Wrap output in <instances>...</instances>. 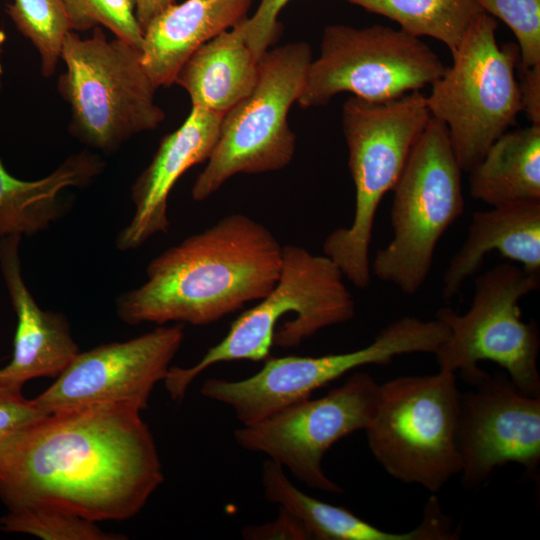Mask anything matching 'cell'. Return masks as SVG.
<instances>
[{
	"mask_svg": "<svg viewBox=\"0 0 540 540\" xmlns=\"http://www.w3.org/2000/svg\"><path fill=\"white\" fill-rule=\"evenodd\" d=\"M141 411L101 403L50 413L0 440V498L8 510L45 503L93 522L126 520L163 482Z\"/></svg>",
	"mask_w": 540,
	"mask_h": 540,
	"instance_id": "obj_1",
	"label": "cell"
},
{
	"mask_svg": "<svg viewBox=\"0 0 540 540\" xmlns=\"http://www.w3.org/2000/svg\"><path fill=\"white\" fill-rule=\"evenodd\" d=\"M282 248L259 221L226 215L154 258L146 281L117 298V315L129 325L216 322L271 290Z\"/></svg>",
	"mask_w": 540,
	"mask_h": 540,
	"instance_id": "obj_2",
	"label": "cell"
},
{
	"mask_svg": "<svg viewBox=\"0 0 540 540\" xmlns=\"http://www.w3.org/2000/svg\"><path fill=\"white\" fill-rule=\"evenodd\" d=\"M339 266L325 254L298 245L282 248L278 279L271 290L241 313L228 333L193 366H171L164 380L173 401H182L192 382L221 362L264 361L273 345L299 346L318 331L352 320L355 300Z\"/></svg>",
	"mask_w": 540,
	"mask_h": 540,
	"instance_id": "obj_3",
	"label": "cell"
},
{
	"mask_svg": "<svg viewBox=\"0 0 540 540\" xmlns=\"http://www.w3.org/2000/svg\"><path fill=\"white\" fill-rule=\"evenodd\" d=\"M430 118L426 96L419 91L382 102L352 95L343 104L342 129L355 186L354 216L350 226L329 233L322 248L359 289L371 282L369 252L380 202L399 180Z\"/></svg>",
	"mask_w": 540,
	"mask_h": 540,
	"instance_id": "obj_4",
	"label": "cell"
},
{
	"mask_svg": "<svg viewBox=\"0 0 540 540\" xmlns=\"http://www.w3.org/2000/svg\"><path fill=\"white\" fill-rule=\"evenodd\" d=\"M61 59L66 71L58 79V90L71 108L70 132L82 143L112 152L165 119L155 103L157 88L135 46L119 38L108 40L100 27L88 38L70 31Z\"/></svg>",
	"mask_w": 540,
	"mask_h": 540,
	"instance_id": "obj_5",
	"label": "cell"
},
{
	"mask_svg": "<svg viewBox=\"0 0 540 540\" xmlns=\"http://www.w3.org/2000/svg\"><path fill=\"white\" fill-rule=\"evenodd\" d=\"M460 393L456 373L442 369L379 385L365 432L374 458L391 477L436 493L460 474Z\"/></svg>",
	"mask_w": 540,
	"mask_h": 540,
	"instance_id": "obj_6",
	"label": "cell"
},
{
	"mask_svg": "<svg viewBox=\"0 0 540 540\" xmlns=\"http://www.w3.org/2000/svg\"><path fill=\"white\" fill-rule=\"evenodd\" d=\"M462 169L447 127L431 116L393 188V237L371 271L405 295L416 294L433 265L438 242L462 215Z\"/></svg>",
	"mask_w": 540,
	"mask_h": 540,
	"instance_id": "obj_7",
	"label": "cell"
},
{
	"mask_svg": "<svg viewBox=\"0 0 540 540\" xmlns=\"http://www.w3.org/2000/svg\"><path fill=\"white\" fill-rule=\"evenodd\" d=\"M497 20L481 14L466 33L453 63L426 96L432 117L447 127L456 159L469 172L522 111L517 44L499 45Z\"/></svg>",
	"mask_w": 540,
	"mask_h": 540,
	"instance_id": "obj_8",
	"label": "cell"
},
{
	"mask_svg": "<svg viewBox=\"0 0 540 540\" xmlns=\"http://www.w3.org/2000/svg\"><path fill=\"white\" fill-rule=\"evenodd\" d=\"M312 49L304 41L267 50L251 92L222 118L216 146L191 196L203 201L237 174L278 171L292 161L296 136L288 113L304 88Z\"/></svg>",
	"mask_w": 540,
	"mask_h": 540,
	"instance_id": "obj_9",
	"label": "cell"
},
{
	"mask_svg": "<svg viewBox=\"0 0 540 540\" xmlns=\"http://www.w3.org/2000/svg\"><path fill=\"white\" fill-rule=\"evenodd\" d=\"M540 276L511 261L497 264L475 280L470 308L459 314L443 307L436 318L449 328L435 353L439 369L456 373L470 384L482 371L478 363L492 361L505 369L522 392L540 397L537 323L522 320L519 302L536 291Z\"/></svg>",
	"mask_w": 540,
	"mask_h": 540,
	"instance_id": "obj_10",
	"label": "cell"
},
{
	"mask_svg": "<svg viewBox=\"0 0 540 540\" xmlns=\"http://www.w3.org/2000/svg\"><path fill=\"white\" fill-rule=\"evenodd\" d=\"M449 333L447 325L437 318L405 316L384 327L363 348L317 357L270 356L257 373L245 379H207L201 394L229 406L242 425H249L310 398L315 390L356 368L386 365L403 354H435Z\"/></svg>",
	"mask_w": 540,
	"mask_h": 540,
	"instance_id": "obj_11",
	"label": "cell"
},
{
	"mask_svg": "<svg viewBox=\"0 0 540 540\" xmlns=\"http://www.w3.org/2000/svg\"><path fill=\"white\" fill-rule=\"evenodd\" d=\"M445 70L426 43L402 29L329 25L297 102L302 108L323 106L343 92L388 101L432 85Z\"/></svg>",
	"mask_w": 540,
	"mask_h": 540,
	"instance_id": "obj_12",
	"label": "cell"
},
{
	"mask_svg": "<svg viewBox=\"0 0 540 540\" xmlns=\"http://www.w3.org/2000/svg\"><path fill=\"white\" fill-rule=\"evenodd\" d=\"M379 385L367 372H355L326 395L291 404L234 432L243 449L262 453L306 486L342 493L322 468L325 453L339 440L365 430L375 413Z\"/></svg>",
	"mask_w": 540,
	"mask_h": 540,
	"instance_id": "obj_13",
	"label": "cell"
},
{
	"mask_svg": "<svg viewBox=\"0 0 540 540\" xmlns=\"http://www.w3.org/2000/svg\"><path fill=\"white\" fill-rule=\"evenodd\" d=\"M184 324L158 325L123 342L79 352L55 382L34 398L48 413L101 403L147 409L184 340Z\"/></svg>",
	"mask_w": 540,
	"mask_h": 540,
	"instance_id": "obj_14",
	"label": "cell"
},
{
	"mask_svg": "<svg viewBox=\"0 0 540 540\" xmlns=\"http://www.w3.org/2000/svg\"><path fill=\"white\" fill-rule=\"evenodd\" d=\"M460 393L457 446L466 488L481 485L492 472L517 463L532 475L540 463V397L530 396L508 375L482 370Z\"/></svg>",
	"mask_w": 540,
	"mask_h": 540,
	"instance_id": "obj_15",
	"label": "cell"
},
{
	"mask_svg": "<svg viewBox=\"0 0 540 540\" xmlns=\"http://www.w3.org/2000/svg\"><path fill=\"white\" fill-rule=\"evenodd\" d=\"M222 118L221 114L192 106L182 125L162 139L131 188L135 211L116 237L117 249H136L153 235L167 232L169 194L188 169L209 159Z\"/></svg>",
	"mask_w": 540,
	"mask_h": 540,
	"instance_id": "obj_16",
	"label": "cell"
},
{
	"mask_svg": "<svg viewBox=\"0 0 540 540\" xmlns=\"http://www.w3.org/2000/svg\"><path fill=\"white\" fill-rule=\"evenodd\" d=\"M21 235L0 238V267L17 316L13 356L0 368V384L22 390L34 378L57 377L80 352L68 319L41 309L24 283L19 258Z\"/></svg>",
	"mask_w": 540,
	"mask_h": 540,
	"instance_id": "obj_17",
	"label": "cell"
},
{
	"mask_svg": "<svg viewBox=\"0 0 540 540\" xmlns=\"http://www.w3.org/2000/svg\"><path fill=\"white\" fill-rule=\"evenodd\" d=\"M492 251L540 276V199L508 202L473 213L467 237L444 272L442 298H454Z\"/></svg>",
	"mask_w": 540,
	"mask_h": 540,
	"instance_id": "obj_18",
	"label": "cell"
},
{
	"mask_svg": "<svg viewBox=\"0 0 540 540\" xmlns=\"http://www.w3.org/2000/svg\"><path fill=\"white\" fill-rule=\"evenodd\" d=\"M251 0H185L156 16L143 33V66L156 88L175 83L187 59L204 43L247 17Z\"/></svg>",
	"mask_w": 540,
	"mask_h": 540,
	"instance_id": "obj_19",
	"label": "cell"
},
{
	"mask_svg": "<svg viewBox=\"0 0 540 540\" xmlns=\"http://www.w3.org/2000/svg\"><path fill=\"white\" fill-rule=\"evenodd\" d=\"M247 18L201 45L179 70L174 84L186 90L193 107L224 116L251 92L259 60L246 40Z\"/></svg>",
	"mask_w": 540,
	"mask_h": 540,
	"instance_id": "obj_20",
	"label": "cell"
},
{
	"mask_svg": "<svg viewBox=\"0 0 540 540\" xmlns=\"http://www.w3.org/2000/svg\"><path fill=\"white\" fill-rule=\"evenodd\" d=\"M261 482L265 498L292 515L310 539L318 540H436L439 528L428 516L403 533L384 531L350 510L309 496L298 489L278 463L267 459Z\"/></svg>",
	"mask_w": 540,
	"mask_h": 540,
	"instance_id": "obj_21",
	"label": "cell"
},
{
	"mask_svg": "<svg viewBox=\"0 0 540 540\" xmlns=\"http://www.w3.org/2000/svg\"><path fill=\"white\" fill-rule=\"evenodd\" d=\"M104 166L98 155L82 151L69 156L48 176L24 181L12 176L0 159V238L47 229L62 213L59 193L88 184Z\"/></svg>",
	"mask_w": 540,
	"mask_h": 540,
	"instance_id": "obj_22",
	"label": "cell"
},
{
	"mask_svg": "<svg viewBox=\"0 0 540 540\" xmlns=\"http://www.w3.org/2000/svg\"><path fill=\"white\" fill-rule=\"evenodd\" d=\"M468 173L471 197L491 207L540 199V125L506 131Z\"/></svg>",
	"mask_w": 540,
	"mask_h": 540,
	"instance_id": "obj_23",
	"label": "cell"
},
{
	"mask_svg": "<svg viewBox=\"0 0 540 540\" xmlns=\"http://www.w3.org/2000/svg\"><path fill=\"white\" fill-rule=\"evenodd\" d=\"M398 23L416 36L444 43L454 53L477 18L485 13L476 0H343Z\"/></svg>",
	"mask_w": 540,
	"mask_h": 540,
	"instance_id": "obj_24",
	"label": "cell"
},
{
	"mask_svg": "<svg viewBox=\"0 0 540 540\" xmlns=\"http://www.w3.org/2000/svg\"><path fill=\"white\" fill-rule=\"evenodd\" d=\"M7 14L38 50L43 76L53 75L64 39L71 31L63 0H12Z\"/></svg>",
	"mask_w": 540,
	"mask_h": 540,
	"instance_id": "obj_25",
	"label": "cell"
},
{
	"mask_svg": "<svg viewBox=\"0 0 540 540\" xmlns=\"http://www.w3.org/2000/svg\"><path fill=\"white\" fill-rule=\"evenodd\" d=\"M5 532L24 533L45 540H119L122 534L107 533L96 522L66 509L37 503L8 510L0 519Z\"/></svg>",
	"mask_w": 540,
	"mask_h": 540,
	"instance_id": "obj_26",
	"label": "cell"
},
{
	"mask_svg": "<svg viewBox=\"0 0 540 540\" xmlns=\"http://www.w3.org/2000/svg\"><path fill=\"white\" fill-rule=\"evenodd\" d=\"M71 31L103 26L116 38L141 50L143 31L135 15L134 0H63Z\"/></svg>",
	"mask_w": 540,
	"mask_h": 540,
	"instance_id": "obj_27",
	"label": "cell"
},
{
	"mask_svg": "<svg viewBox=\"0 0 540 540\" xmlns=\"http://www.w3.org/2000/svg\"><path fill=\"white\" fill-rule=\"evenodd\" d=\"M483 11L503 21L517 39V69L540 64V0H476Z\"/></svg>",
	"mask_w": 540,
	"mask_h": 540,
	"instance_id": "obj_28",
	"label": "cell"
},
{
	"mask_svg": "<svg viewBox=\"0 0 540 540\" xmlns=\"http://www.w3.org/2000/svg\"><path fill=\"white\" fill-rule=\"evenodd\" d=\"M290 0H260L256 12L246 21V40L259 60L280 37L278 16Z\"/></svg>",
	"mask_w": 540,
	"mask_h": 540,
	"instance_id": "obj_29",
	"label": "cell"
},
{
	"mask_svg": "<svg viewBox=\"0 0 540 540\" xmlns=\"http://www.w3.org/2000/svg\"><path fill=\"white\" fill-rule=\"evenodd\" d=\"M34 399L28 400L22 390L0 384V440L47 416Z\"/></svg>",
	"mask_w": 540,
	"mask_h": 540,
	"instance_id": "obj_30",
	"label": "cell"
},
{
	"mask_svg": "<svg viewBox=\"0 0 540 540\" xmlns=\"http://www.w3.org/2000/svg\"><path fill=\"white\" fill-rule=\"evenodd\" d=\"M242 537L247 540L310 539L304 527L282 508H279L276 519L260 525L244 527Z\"/></svg>",
	"mask_w": 540,
	"mask_h": 540,
	"instance_id": "obj_31",
	"label": "cell"
},
{
	"mask_svg": "<svg viewBox=\"0 0 540 540\" xmlns=\"http://www.w3.org/2000/svg\"><path fill=\"white\" fill-rule=\"evenodd\" d=\"M518 73L522 111L530 124L540 125V64Z\"/></svg>",
	"mask_w": 540,
	"mask_h": 540,
	"instance_id": "obj_32",
	"label": "cell"
},
{
	"mask_svg": "<svg viewBox=\"0 0 540 540\" xmlns=\"http://www.w3.org/2000/svg\"><path fill=\"white\" fill-rule=\"evenodd\" d=\"M176 0H134L135 15L144 33L149 23Z\"/></svg>",
	"mask_w": 540,
	"mask_h": 540,
	"instance_id": "obj_33",
	"label": "cell"
}]
</instances>
